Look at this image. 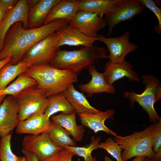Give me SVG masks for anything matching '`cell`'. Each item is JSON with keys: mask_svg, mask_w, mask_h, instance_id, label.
I'll list each match as a JSON object with an SVG mask.
<instances>
[{"mask_svg": "<svg viewBox=\"0 0 161 161\" xmlns=\"http://www.w3.org/2000/svg\"><path fill=\"white\" fill-rule=\"evenodd\" d=\"M65 20H57L37 28L25 29L21 21L15 23L5 36L0 61L11 56L12 64H17L27 51L35 44L61 27L67 24Z\"/></svg>", "mask_w": 161, "mask_h": 161, "instance_id": "6da1fadb", "label": "cell"}, {"mask_svg": "<svg viewBox=\"0 0 161 161\" xmlns=\"http://www.w3.org/2000/svg\"><path fill=\"white\" fill-rule=\"evenodd\" d=\"M108 52L107 49L97 45L91 47L81 46L78 50L72 51L59 49L49 64L78 75L83 69H88L97 63L99 59L108 58Z\"/></svg>", "mask_w": 161, "mask_h": 161, "instance_id": "7a4b0ae2", "label": "cell"}, {"mask_svg": "<svg viewBox=\"0 0 161 161\" xmlns=\"http://www.w3.org/2000/svg\"><path fill=\"white\" fill-rule=\"evenodd\" d=\"M25 73L36 80L37 87L45 92L47 97L63 93L71 84L77 82L78 79L77 74L49 64L32 66Z\"/></svg>", "mask_w": 161, "mask_h": 161, "instance_id": "3957f363", "label": "cell"}, {"mask_svg": "<svg viewBox=\"0 0 161 161\" xmlns=\"http://www.w3.org/2000/svg\"><path fill=\"white\" fill-rule=\"evenodd\" d=\"M158 126V122L130 135L115 137L114 140L123 149L121 157L123 161L136 157L145 156L150 158L155 157L156 154L152 150V142Z\"/></svg>", "mask_w": 161, "mask_h": 161, "instance_id": "277c9868", "label": "cell"}, {"mask_svg": "<svg viewBox=\"0 0 161 161\" xmlns=\"http://www.w3.org/2000/svg\"><path fill=\"white\" fill-rule=\"evenodd\" d=\"M141 77L143 82L145 86L144 92L139 94L126 91L124 93V96L130 100L131 108L134 107L135 102H137L148 114L149 121L153 123H156L161 120L154 107V103L161 98L160 81L154 75H143Z\"/></svg>", "mask_w": 161, "mask_h": 161, "instance_id": "5b68a950", "label": "cell"}, {"mask_svg": "<svg viewBox=\"0 0 161 161\" xmlns=\"http://www.w3.org/2000/svg\"><path fill=\"white\" fill-rule=\"evenodd\" d=\"M15 97L18 106L19 121L34 115L44 114L47 107V97L37 85L25 89Z\"/></svg>", "mask_w": 161, "mask_h": 161, "instance_id": "8992f818", "label": "cell"}, {"mask_svg": "<svg viewBox=\"0 0 161 161\" xmlns=\"http://www.w3.org/2000/svg\"><path fill=\"white\" fill-rule=\"evenodd\" d=\"M60 38V35L54 32L37 42L29 49L22 59L33 66L49 64L58 49L56 44Z\"/></svg>", "mask_w": 161, "mask_h": 161, "instance_id": "52a82bcc", "label": "cell"}, {"mask_svg": "<svg viewBox=\"0 0 161 161\" xmlns=\"http://www.w3.org/2000/svg\"><path fill=\"white\" fill-rule=\"evenodd\" d=\"M145 8L140 0H120L104 15L109 27V36L115 27L118 24L132 21L134 16L141 14Z\"/></svg>", "mask_w": 161, "mask_h": 161, "instance_id": "ba28073f", "label": "cell"}, {"mask_svg": "<svg viewBox=\"0 0 161 161\" xmlns=\"http://www.w3.org/2000/svg\"><path fill=\"white\" fill-rule=\"evenodd\" d=\"M126 31L122 35L114 37L107 38L103 35H99L97 41L104 43L109 52L108 55L109 60L113 63H122L129 53L134 51L138 47L136 44L129 40L130 34Z\"/></svg>", "mask_w": 161, "mask_h": 161, "instance_id": "9c48e42d", "label": "cell"}, {"mask_svg": "<svg viewBox=\"0 0 161 161\" xmlns=\"http://www.w3.org/2000/svg\"><path fill=\"white\" fill-rule=\"evenodd\" d=\"M22 145L23 149L34 154L38 161L44 160L63 148L58 147L53 144L47 132L24 137Z\"/></svg>", "mask_w": 161, "mask_h": 161, "instance_id": "30bf717a", "label": "cell"}, {"mask_svg": "<svg viewBox=\"0 0 161 161\" xmlns=\"http://www.w3.org/2000/svg\"><path fill=\"white\" fill-rule=\"evenodd\" d=\"M68 24L86 35L93 38H97L99 31L107 25L104 17L84 11H78Z\"/></svg>", "mask_w": 161, "mask_h": 161, "instance_id": "8fae6325", "label": "cell"}, {"mask_svg": "<svg viewBox=\"0 0 161 161\" xmlns=\"http://www.w3.org/2000/svg\"><path fill=\"white\" fill-rule=\"evenodd\" d=\"M29 10L27 0H18L15 5L7 10L4 18L0 24V53L3 49L6 34L13 24L17 21H21L24 28L28 29Z\"/></svg>", "mask_w": 161, "mask_h": 161, "instance_id": "7c38bea8", "label": "cell"}, {"mask_svg": "<svg viewBox=\"0 0 161 161\" xmlns=\"http://www.w3.org/2000/svg\"><path fill=\"white\" fill-rule=\"evenodd\" d=\"M18 106L15 97L6 96L0 104L1 137L10 134L19 122Z\"/></svg>", "mask_w": 161, "mask_h": 161, "instance_id": "4fadbf2b", "label": "cell"}, {"mask_svg": "<svg viewBox=\"0 0 161 161\" xmlns=\"http://www.w3.org/2000/svg\"><path fill=\"white\" fill-rule=\"evenodd\" d=\"M132 67L131 64L126 61L122 63H115L109 60L103 73L106 81L110 85L124 77H126L130 81L138 82L140 78L136 71L132 69Z\"/></svg>", "mask_w": 161, "mask_h": 161, "instance_id": "5bb4252c", "label": "cell"}, {"mask_svg": "<svg viewBox=\"0 0 161 161\" xmlns=\"http://www.w3.org/2000/svg\"><path fill=\"white\" fill-rule=\"evenodd\" d=\"M56 31L60 35V38L56 46L58 49L64 45L91 47L93 46L94 42L97 41V37L86 35L79 30L71 27L68 24L61 27Z\"/></svg>", "mask_w": 161, "mask_h": 161, "instance_id": "9a60e30c", "label": "cell"}, {"mask_svg": "<svg viewBox=\"0 0 161 161\" xmlns=\"http://www.w3.org/2000/svg\"><path fill=\"white\" fill-rule=\"evenodd\" d=\"M115 112L109 109L95 114L82 113L77 114L82 125L93 131L95 133L103 131L114 137L117 134L108 128L105 124L106 120L113 117Z\"/></svg>", "mask_w": 161, "mask_h": 161, "instance_id": "2e32d148", "label": "cell"}, {"mask_svg": "<svg viewBox=\"0 0 161 161\" xmlns=\"http://www.w3.org/2000/svg\"><path fill=\"white\" fill-rule=\"evenodd\" d=\"M51 123L44 113L34 115L19 121L16 127V132L19 134H40L48 131Z\"/></svg>", "mask_w": 161, "mask_h": 161, "instance_id": "e0dca14e", "label": "cell"}, {"mask_svg": "<svg viewBox=\"0 0 161 161\" xmlns=\"http://www.w3.org/2000/svg\"><path fill=\"white\" fill-rule=\"evenodd\" d=\"M88 70L92 76L91 80L87 83H82L78 86L79 88L83 92L86 93L88 97H91L94 94L97 93H115V87L107 83L103 73L98 72L94 65L91 66Z\"/></svg>", "mask_w": 161, "mask_h": 161, "instance_id": "ac0fdd59", "label": "cell"}, {"mask_svg": "<svg viewBox=\"0 0 161 161\" xmlns=\"http://www.w3.org/2000/svg\"><path fill=\"white\" fill-rule=\"evenodd\" d=\"M63 93L74 108L76 114H95L101 111L92 106L83 92L77 90L73 83L71 84Z\"/></svg>", "mask_w": 161, "mask_h": 161, "instance_id": "d6986e66", "label": "cell"}, {"mask_svg": "<svg viewBox=\"0 0 161 161\" xmlns=\"http://www.w3.org/2000/svg\"><path fill=\"white\" fill-rule=\"evenodd\" d=\"M78 11L74 0H60L51 9L43 25L60 19L65 20L68 23Z\"/></svg>", "mask_w": 161, "mask_h": 161, "instance_id": "ffe728a7", "label": "cell"}, {"mask_svg": "<svg viewBox=\"0 0 161 161\" xmlns=\"http://www.w3.org/2000/svg\"><path fill=\"white\" fill-rule=\"evenodd\" d=\"M76 115L75 112L68 115L61 113L51 116V120L66 129L75 142H80L83 139L85 130L83 125L77 124Z\"/></svg>", "mask_w": 161, "mask_h": 161, "instance_id": "44dd1931", "label": "cell"}, {"mask_svg": "<svg viewBox=\"0 0 161 161\" xmlns=\"http://www.w3.org/2000/svg\"><path fill=\"white\" fill-rule=\"evenodd\" d=\"M60 0H39L30 8L28 14L29 27H39L43 24L44 21L51 9Z\"/></svg>", "mask_w": 161, "mask_h": 161, "instance_id": "7402d4cb", "label": "cell"}, {"mask_svg": "<svg viewBox=\"0 0 161 161\" xmlns=\"http://www.w3.org/2000/svg\"><path fill=\"white\" fill-rule=\"evenodd\" d=\"M120 0H74L78 11H86L103 17Z\"/></svg>", "mask_w": 161, "mask_h": 161, "instance_id": "603a6c76", "label": "cell"}, {"mask_svg": "<svg viewBox=\"0 0 161 161\" xmlns=\"http://www.w3.org/2000/svg\"><path fill=\"white\" fill-rule=\"evenodd\" d=\"M47 101V106L44 114L48 118H50L53 114L59 112L68 115L75 112L63 93L48 97Z\"/></svg>", "mask_w": 161, "mask_h": 161, "instance_id": "cb8c5ba5", "label": "cell"}, {"mask_svg": "<svg viewBox=\"0 0 161 161\" xmlns=\"http://www.w3.org/2000/svg\"><path fill=\"white\" fill-rule=\"evenodd\" d=\"M30 67L28 64L22 60L16 64L9 62L5 64L0 69V91Z\"/></svg>", "mask_w": 161, "mask_h": 161, "instance_id": "d4e9b609", "label": "cell"}, {"mask_svg": "<svg viewBox=\"0 0 161 161\" xmlns=\"http://www.w3.org/2000/svg\"><path fill=\"white\" fill-rule=\"evenodd\" d=\"M47 132L52 142L58 147L64 148L65 146H76L75 142L70 137L68 132L55 123L52 121Z\"/></svg>", "mask_w": 161, "mask_h": 161, "instance_id": "484cf974", "label": "cell"}, {"mask_svg": "<svg viewBox=\"0 0 161 161\" xmlns=\"http://www.w3.org/2000/svg\"><path fill=\"white\" fill-rule=\"evenodd\" d=\"M36 80L24 72L20 74L13 83L0 91V95H11L16 97L22 91L30 86L37 85Z\"/></svg>", "mask_w": 161, "mask_h": 161, "instance_id": "4316f807", "label": "cell"}, {"mask_svg": "<svg viewBox=\"0 0 161 161\" xmlns=\"http://www.w3.org/2000/svg\"><path fill=\"white\" fill-rule=\"evenodd\" d=\"M101 140L100 137L91 138V142L87 146L84 147L64 146V148L73 153L75 155L82 157L84 161H99L95 156L92 157V152L98 148V146Z\"/></svg>", "mask_w": 161, "mask_h": 161, "instance_id": "83f0119b", "label": "cell"}, {"mask_svg": "<svg viewBox=\"0 0 161 161\" xmlns=\"http://www.w3.org/2000/svg\"><path fill=\"white\" fill-rule=\"evenodd\" d=\"M0 161H20L21 157H18L12 151L11 148V135L10 134L1 137Z\"/></svg>", "mask_w": 161, "mask_h": 161, "instance_id": "f1b7e54d", "label": "cell"}, {"mask_svg": "<svg viewBox=\"0 0 161 161\" xmlns=\"http://www.w3.org/2000/svg\"><path fill=\"white\" fill-rule=\"evenodd\" d=\"M98 148L105 150L117 161H123L121 157L123 149L111 137L106 138L105 142L100 143Z\"/></svg>", "mask_w": 161, "mask_h": 161, "instance_id": "f546056e", "label": "cell"}, {"mask_svg": "<svg viewBox=\"0 0 161 161\" xmlns=\"http://www.w3.org/2000/svg\"><path fill=\"white\" fill-rule=\"evenodd\" d=\"M146 8L152 11L156 16L158 21L157 25L155 26V31L159 34L161 33V9L159 8L152 0H140Z\"/></svg>", "mask_w": 161, "mask_h": 161, "instance_id": "4dcf8cb0", "label": "cell"}, {"mask_svg": "<svg viewBox=\"0 0 161 161\" xmlns=\"http://www.w3.org/2000/svg\"><path fill=\"white\" fill-rule=\"evenodd\" d=\"M75 155L72 152L63 148L42 161H72Z\"/></svg>", "mask_w": 161, "mask_h": 161, "instance_id": "1f68e13d", "label": "cell"}, {"mask_svg": "<svg viewBox=\"0 0 161 161\" xmlns=\"http://www.w3.org/2000/svg\"><path fill=\"white\" fill-rule=\"evenodd\" d=\"M152 148L154 153L161 155V120L158 122L157 131L153 137Z\"/></svg>", "mask_w": 161, "mask_h": 161, "instance_id": "d6a6232c", "label": "cell"}, {"mask_svg": "<svg viewBox=\"0 0 161 161\" xmlns=\"http://www.w3.org/2000/svg\"><path fill=\"white\" fill-rule=\"evenodd\" d=\"M16 0H0V7L8 9L9 7L15 5L18 2Z\"/></svg>", "mask_w": 161, "mask_h": 161, "instance_id": "836d02e7", "label": "cell"}, {"mask_svg": "<svg viewBox=\"0 0 161 161\" xmlns=\"http://www.w3.org/2000/svg\"><path fill=\"white\" fill-rule=\"evenodd\" d=\"M22 152L26 158V161H38L36 156L32 153L24 149Z\"/></svg>", "mask_w": 161, "mask_h": 161, "instance_id": "e575fe53", "label": "cell"}, {"mask_svg": "<svg viewBox=\"0 0 161 161\" xmlns=\"http://www.w3.org/2000/svg\"><path fill=\"white\" fill-rule=\"evenodd\" d=\"M7 10L4 8L0 7V24L4 18Z\"/></svg>", "mask_w": 161, "mask_h": 161, "instance_id": "d590c367", "label": "cell"}, {"mask_svg": "<svg viewBox=\"0 0 161 161\" xmlns=\"http://www.w3.org/2000/svg\"><path fill=\"white\" fill-rule=\"evenodd\" d=\"M12 60V57L9 56L5 59L0 61V69L5 64L10 62Z\"/></svg>", "mask_w": 161, "mask_h": 161, "instance_id": "8d00e7d4", "label": "cell"}, {"mask_svg": "<svg viewBox=\"0 0 161 161\" xmlns=\"http://www.w3.org/2000/svg\"><path fill=\"white\" fill-rule=\"evenodd\" d=\"M29 10L34 6L39 1V0H27Z\"/></svg>", "mask_w": 161, "mask_h": 161, "instance_id": "74e56055", "label": "cell"}, {"mask_svg": "<svg viewBox=\"0 0 161 161\" xmlns=\"http://www.w3.org/2000/svg\"><path fill=\"white\" fill-rule=\"evenodd\" d=\"M151 160L152 161H161V155L156 154L155 157L151 158Z\"/></svg>", "mask_w": 161, "mask_h": 161, "instance_id": "f35d334b", "label": "cell"}, {"mask_svg": "<svg viewBox=\"0 0 161 161\" xmlns=\"http://www.w3.org/2000/svg\"><path fill=\"white\" fill-rule=\"evenodd\" d=\"M145 156L136 157L131 161H143L145 157Z\"/></svg>", "mask_w": 161, "mask_h": 161, "instance_id": "ab89813d", "label": "cell"}, {"mask_svg": "<svg viewBox=\"0 0 161 161\" xmlns=\"http://www.w3.org/2000/svg\"><path fill=\"white\" fill-rule=\"evenodd\" d=\"M104 161H113L109 157L106 155L104 158Z\"/></svg>", "mask_w": 161, "mask_h": 161, "instance_id": "60d3db41", "label": "cell"}, {"mask_svg": "<svg viewBox=\"0 0 161 161\" xmlns=\"http://www.w3.org/2000/svg\"><path fill=\"white\" fill-rule=\"evenodd\" d=\"M5 95H0V104L6 96Z\"/></svg>", "mask_w": 161, "mask_h": 161, "instance_id": "b9f144b4", "label": "cell"}, {"mask_svg": "<svg viewBox=\"0 0 161 161\" xmlns=\"http://www.w3.org/2000/svg\"><path fill=\"white\" fill-rule=\"evenodd\" d=\"M143 161H152L151 158L146 157Z\"/></svg>", "mask_w": 161, "mask_h": 161, "instance_id": "7bdbcfd3", "label": "cell"}, {"mask_svg": "<svg viewBox=\"0 0 161 161\" xmlns=\"http://www.w3.org/2000/svg\"><path fill=\"white\" fill-rule=\"evenodd\" d=\"M20 161H26V157L24 156L21 157Z\"/></svg>", "mask_w": 161, "mask_h": 161, "instance_id": "ee69618b", "label": "cell"}, {"mask_svg": "<svg viewBox=\"0 0 161 161\" xmlns=\"http://www.w3.org/2000/svg\"><path fill=\"white\" fill-rule=\"evenodd\" d=\"M0 137H1V135H0Z\"/></svg>", "mask_w": 161, "mask_h": 161, "instance_id": "f6af8a7d", "label": "cell"}]
</instances>
